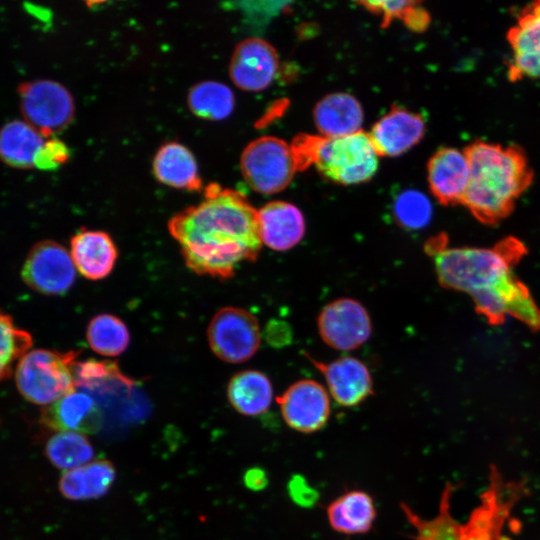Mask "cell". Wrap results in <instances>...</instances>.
Returning a JSON list of instances; mask_svg holds the SVG:
<instances>
[{"mask_svg":"<svg viewBox=\"0 0 540 540\" xmlns=\"http://www.w3.org/2000/svg\"><path fill=\"white\" fill-rule=\"evenodd\" d=\"M27 286L44 295L65 294L73 285L76 269L70 252L52 240L36 243L21 269Z\"/></svg>","mask_w":540,"mask_h":540,"instance_id":"9c48e42d","label":"cell"},{"mask_svg":"<svg viewBox=\"0 0 540 540\" xmlns=\"http://www.w3.org/2000/svg\"><path fill=\"white\" fill-rule=\"evenodd\" d=\"M77 355L76 351H28L15 369L20 394L34 404L51 405L75 390L73 367Z\"/></svg>","mask_w":540,"mask_h":540,"instance_id":"5b68a950","label":"cell"},{"mask_svg":"<svg viewBox=\"0 0 540 540\" xmlns=\"http://www.w3.org/2000/svg\"><path fill=\"white\" fill-rule=\"evenodd\" d=\"M464 152L470 177L462 202L484 224H496L514 209L516 200L531 185L534 173L524 150L476 140Z\"/></svg>","mask_w":540,"mask_h":540,"instance_id":"3957f363","label":"cell"},{"mask_svg":"<svg viewBox=\"0 0 540 540\" xmlns=\"http://www.w3.org/2000/svg\"><path fill=\"white\" fill-rule=\"evenodd\" d=\"M444 236L427 242L439 283L469 294L476 310L490 323L508 316L532 329H540V308L527 287L513 274V266L525 253L524 244L512 237L494 247H447Z\"/></svg>","mask_w":540,"mask_h":540,"instance_id":"7a4b0ae2","label":"cell"},{"mask_svg":"<svg viewBox=\"0 0 540 540\" xmlns=\"http://www.w3.org/2000/svg\"><path fill=\"white\" fill-rule=\"evenodd\" d=\"M393 214L396 222L410 230L424 228L432 218V205L422 192L405 190L394 200Z\"/></svg>","mask_w":540,"mask_h":540,"instance_id":"d6a6232c","label":"cell"},{"mask_svg":"<svg viewBox=\"0 0 540 540\" xmlns=\"http://www.w3.org/2000/svg\"><path fill=\"white\" fill-rule=\"evenodd\" d=\"M42 420L58 432L91 434L100 428L101 412L88 393L73 390L49 405L43 411Z\"/></svg>","mask_w":540,"mask_h":540,"instance_id":"ac0fdd59","label":"cell"},{"mask_svg":"<svg viewBox=\"0 0 540 540\" xmlns=\"http://www.w3.org/2000/svg\"><path fill=\"white\" fill-rule=\"evenodd\" d=\"M278 64L277 52L271 44L260 38H249L235 48L229 64V75L238 88L260 91L271 84Z\"/></svg>","mask_w":540,"mask_h":540,"instance_id":"4fadbf2b","label":"cell"},{"mask_svg":"<svg viewBox=\"0 0 540 540\" xmlns=\"http://www.w3.org/2000/svg\"><path fill=\"white\" fill-rule=\"evenodd\" d=\"M186 265L198 275L231 278L261 248L257 210L238 191L210 183L203 200L168 222Z\"/></svg>","mask_w":540,"mask_h":540,"instance_id":"6da1fadb","label":"cell"},{"mask_svg":"<svg viewBox=\"0 0 540 540\" xmlns=\"http://www.w3.org/2000/svg\"><path fill=\"white\" fill-rule=\"evenodd\" d=\"M513 504L502 497L483 499L463 524V540H513L502 533Z\"/></svg>","mask_w":540,"mask_h":540,"instance_id":"484cf974","label":"cell"},{"mask_svg":"<svg viewBox=\"0 0 540 540\" xmlns=\"http://www.w3.org/2000/svg\"><path fill=\"white\" fill-rule=\"evenodd\" d=\"M153 171L161 183L189 191L202 188L197 162L191 151L177 142L164 144L153 160Z\"/></svg>","mask_w":540,"mask_h":540,"instance_id":"44dd1931","label":"cell"},{"mask_svg":"<svg viewBox=\"0 0 540 540\" xmlns=\"http://www.w3.org/2000/svg\"><path fill=\"white\" fill-rule=\"evenodd\" d=\"M289 492L295 502L304 506L312 505L318 497L316 491L300 476L290 481Z\"/></svg>","mask_w":540,"mask_h":540,"instance_id":"d590c367","label":"cell"},{"mask_svg":"<svg viewBox=\"0 0 540 540\" xmlns=\"http://www.w3.org/2000/svg\"><path fill=\"white\" fill-rule=\"evenodd\" d=\"M18 93L25 122L43 137L50 138L72 122L74 100L62 84L47 79L24 82Z\"/></svg>","mask_w":540,"mask_h":540,"instance_id":"52a82bcc","label":"cell"},{"mask_svg":"<svg viewBox=\"0 0 540 540\" xmlns=\"http://www.w3.org/2000/svg\"><path fill=\"white\" fill-rule=\"evenodd\" d=\"M257 215L261 242L273 250H289L304 236V217L293 204L272 201L261 207Z\"/></svg>","mask_w":540,"mask_h":540,"instance_id":"e0dca14e","label":"cell"},{"mask_svg":"<svg viewBox=\"0 0 540 540\" xmlns=\"http://www.w3.org/2000/svg\"><path fill=\"white\" fill-rule=\"evenodd\" d=\"M73 377L75 387L87 391L109 388L115 383H133L121 373L115 362L107 360L87 359L82 362H76L73 367Z\"/></svg>","mask_w":540,"mask_h":540,"instance_id":"4dcf8cb0","label":"cell"},{"mask_svg":"<svg viewBox=\"0 0 540 540\" xmlns=\"http://www.w3.org/2000/svg\"><path fill=\"white\" fill-rule=\"evenodd\" d=\"M188 107L199 118L223 120L234 109V94L229 87L217 81H202L188 93Z\"/></svg>","mask_w":540,"mask_h":540,"instance_id":"83f0119b","label":"cell"},{"mask_svg":"<svg viewBox=\"0 0 540 540\" xmlns=\"http://www.w3.org/2000/svg\"><path fill=\"white\" fill-rule=\"evenodd\" d=\"M90 348L104 356H117L129 345L130 333L125 323L111 314H99L93 317L86 331Z\"/></svg>","mask_w":540,"mask_h":540,"instance_id":"f1b7e54d","label":"cell"},{"mask_svg":"<svg viewBox=\"0 0 540 540\" xmlns=\"http://www.w3.org/2000/svg\"><path fill=\"white\" fill-rule=\"evenodd\" d=\"M306 357L324 375L334 400L345 407L358 405L373 392L370 372L366 365L353 357H342L330 363Z\"/></svg>","mask_w":540,"mask_h":540,"instance_id":"9a60e30c","label":"cell"},{"mask_svg":"<svg viewBox=\"0 0 540 540\" xmlns=\"http://www.w3.org/2000/svg\"><path fill=\"white\" fill-rule=\"evenodd\" d=\"M314 120L322 136H346L361 130L363 110L352 95L333 93L316 104Z\"/></svg>","mask_w":540,"mask_h":540,"instance_id":"ffe728a7","label":"cell"},{"mask_svg":"<svg viewBox=\"0 0 540 540\" xmlns=\"http://www.w3.org/2000/svg\"><path fill=\"white\" fill-rule=\"evenodd\" d=\"M246 485L253 490L263 489L267 485V476L260 468H253L245 474Z\"/></svg>","mask_w":540,"mask_h":540,"instance_id":"74e56055","label":"cell"},{"mask_svg":"<svg viewBox=\"0 0 540 540\" xmlns=\"http://www.w3.org/2000/svg\"><path fill=\"white\" fill-rule=\"evenodd\" d=\"M403 22L410 30L423 32L429 26L430 15L428 11L421 6V3L416 1L403 19Z\"/></svg>","mask_w":540,"mask_h":540,"instance_id":"8d00e7d4","label":"cell"},{"mask_svg":"<svg viewBox=\"0 0 540 540\" xmlns=\"http://www.w3.org/2000/svg\"><path fill=\"white\" fill-rule=\"evenodd\" d=\"M69 156V149L63 141L47 138L36 156L34 167L44 171L55 170L66 163Z\"/></svg>","mask_w":540,"mask_h":540,"instance_id":"836d02e7","label":"cell"},{"mask_svg":"<svg viewBox=\"0 0 540 540\" xmlns=\"http://www.w3.org/2000/svg\"><path fill=\"white\" fill-rule=\"evenodd\" d=\"M291 151L297 170L314 165L330 181L350 185L366 182L378 167L369 133L362 130L341 137L299 135Z\"/></svg>","mask_w":540,"mask_h":540,"instance_id":"277c9868","label":"cell"},{"mask_svg":"<svg viewBox=\"0 0 540 540\" xmlns=\"http://www.w3.org/2000/svg\"><path fill=\"white\" fill-rule=\"evenodd\" d=\"M31 346V335L17 327L10 315L0 311V381L11 374L14 363Z\"/></svg>","mask_w":540,"mask_h":540,"instance_id":"1f68e13d","label":"cell"},{"mask_svg":"<svg viewBox=\"0 0 540 540\" xmlns=\"http://www.w3.org/2000/svg\"><path fill=\"white\" fill-rule=\"evenodd\" d=\"M208 341L213 353L229 363L250 359L260 345L257 319L247 310L224 307L217 311L208 326Z\"/></svg>","mask_w":540,"mask_h":540,"instance_id":"ba28073f","label":"cell"},{"mask_svg":"<svg viewBox=\"0 0 540 540\" xmlns=\"http://www.w3.org/2000/svg\"><path fill=\"white\" fill-rule=\"evenodd\" d=\"M240 167L249 186L262 194L285 189L297 171L290 146L272 136L250 142L242 152Z\"/></svg>","mask_w":540,"mask_h":540,"instance_id":"8992f818","label":"cell"},{"mask_svg":"<svg viewBox=\"0 0 540 540\" xmlns=\"http://www.w3.org/2000/svg\"><path fill=\"white\" fill-rule=\"evenodd\" d=\"M115 480V468L107 460H97L65 471L59 490L71 500L94 499L105 495Z\"/></svg>","mask_w":540,"mask_h":540,"instance_id":"603a6c76","label":"cell"},{"mask_svg":"<svg viewBox=\"0 0 540 540\" xmlns=\"http://www.w3.org/2000/svg\"><path fill=\"white\" fill-rule=\"evenodd\" d=\"M45 454L54 466L68 471L88 464L94 449L84 434L58 432L47 441Z\"/></svg>","mask_w":540,"mask_h":540,"instance_id":"f546056e","label":"cell"},{"mask_svg":"<svg viewBox=\"0 0 540 540\" xmlns=\"http://www.w3.org/2000/svg\"><path fill=\"white\" fill-rule=\"evenodd\" d=\"M428 183L434 197L443 205L462 204L470 177L466 154L443 147L429 159Z\"/></svg>","mask_w":540,"mask_h":540,"instance_id":"5bb4252c","label":"cell"},{"mask_svg":"<svg viewBox=\"0 0 540 540\" xmlns=\"http://www.w3.org/2000/svg\"><path fill=\"white\" fill-rule=\"evenodd\" d=\"M281 414L292 429L311 433L321 429L330 415L327 392L313 380H300L277 398Z\"/></svg>","mask_w":540,"mask_h":540,"instance_id":"8fae6325","label":"cell"},{"mask_svg":"<svg viewBox=\"0 0 540 540\" xmlns=\"http://www.w3.org/2000/svg\"><path fill=\"white\" fill-rule=\"evenodd\" d=\"M318 330L323 341L338 350H353L371 335L366 309L351 298H340L327 304L318 316Z\"/></svg>","mask_w":540,"mask_h":540,"instance_id":"30bf717a","label":"cell"},{"mask_svg":"<svg viewBox=\"0 0 540 540\" xmlns=\"http://www.w3.org/2000/svg\"><path fill=\"white\" fill-rule=\"evenodd\" d=\"M44 142L45 137L27 122H7L0 129V160L12 168L30 169Z\"/></svg>","mask_w":540,"mask_h":540,"instance_id":"cb8c5ba5","label":"cell"},{"mask_svg":"<svg viewBox=\"0 0 540 540\" xmlns=\"http://www.w3.org/2000/svg\"><path fill=\"white\" fill-rule=\"evenodd\" d=\"M70 255L77 270L89 280L107 277L115 266L118 250L109 234L82 230L70 241Z\"/></svg>","mask_w":540,"mask_h":540,"instance_id":"d6986e66","label":"cell"},{"mask_svg":"<svg viewBox=\"0 0 540 540\" xmlns=\"http://www.w3.org/2000/svg\"><path fill=\"white\" fill-rule=\"evenodd\" d=\"M416 1H361L359 4L375 15L382 17V26H388L395 19H403Z\"/></svg>","mask_w":540,"mask_h":540,"instance_id":"e575fe53","label":"cell"},{"mask_svg":"<svg viewBox=\"0 0 540 540\" xmlns=\"http://www.w3.org/2000/svg\"><path fill=\"white\" fill-rule=\"evenodd\" d=\"M507 40L512 50L509 80L540 79V0L518 13L515 25L507 32Z\"/></svg>","mask_w":540,"mask_h":540,"instance_id":"7c38bea8","label":"cell"},{"mask_svg":"<svg viewBox=\"0 0 540 540\" xmlns=\"http://www.w3.org/2000/svg\"><path fill=\"white\" fill-rule=\"evenodd\" d=\"M453 489V485H446L439 513L429 520L419 517L405 504L401 505L407 520L415 527L414 540H463V524L458 523L450 514L449 503Z\"/></svg>","mask_w":540,"mask_h":540,"instance_id":"4316f807","label":"cell"},{"mask_svg":"<svg viewBox=\"0 0 540 540\" xmlns=\"http://www.w3.org/2000/svg\"><path fill=\"white\" fill-rule=\"evenodd\" d=\"M424 133L421 115L393 107L375 123L369 136L378 155L397 156L417 144Z\"/></svg>","mask_w":540,"mask_h":540,"instance_id":"2e32d148","label":"cell"},{"mask_svg":"<svg viewBox=\"0 0 540 540\" xmlns=\"http://www.w3.org/2000/svg\"><path fill=\"white\" fill-rule=\"evenodd\" d=\"M272 395L270 380L257 370H245L235 374L227 388L230 404L246 416H258L266 412L271 405Z\"/></svg>","mask_w":540,"mask_h":540,"instance_id":"d4e9b609","label":"cell"},{"mask_svg":"<svg viewBox=\"0 0 540 540\" xmlns=\"http://www.w3.org/2000/svg\"><path fill=\"white\" fill-rule=\"evenodd\" d=\"M375 516L373 499L366 492L359 490L341 495L327 508V517L331 527L348 535L368 532Z\"/></svg>","mask_w":540,"mask_h":540,"instance_id":"7402d4cb","label":"cell"}]
</instances>
